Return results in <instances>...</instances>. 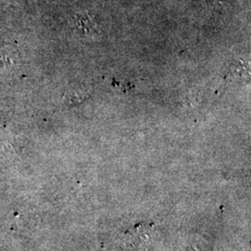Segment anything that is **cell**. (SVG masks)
Segmentation results:
<instances>
[{
    "instance_id": "obj_2",
    "label": "cell",
    "mask_w": 251,
    "mask_h": 251,
    "mask_svg": "<svg viewBox=\"0 0 251 251\" xmlns=\"http://www.w3.org/2000/svg\"><path fill=\"white\" fill-rule=\"evenodd\" d=\"M219 1H225V0H219Z\"/></svg>"
},
{
    "instance_id": "obj_1",
    "label": "cell",
    "mask_w": 251,
    "mask_h": 251,
    "mask_svg": "<svg viewBox=\"0 0 251 251\" xmlns=\"http://www.w3.org/2000/svg\"><path fill=\"white\" fill-rule=\"evenodd\" d=\"M80 28L87 35H99L100 32V24L96 17L93 15L82 16L79 19Z\"/></svg>"
}]
</instances>
